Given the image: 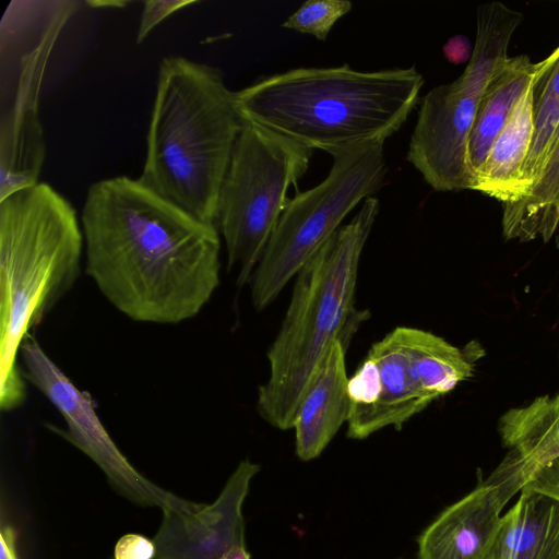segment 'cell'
<instances>
[{"label": "cell", "mask_w": 559, "mask_h": 559, "mask_svg": "<svg viewBox=\"0 0 559 559\" xmlns=\"http://www.w3.org/2000/svg\"><path fill=\"white\" fill-rule=\"evenodd\" d=\"M85 271L127 318L178 324L194 318L219 285L221 234L139 179L94 182L81 214Z\"/></svg>", "instance_id": "1"}, {"label": "cell", "mask_w": 559, "mask_h": 559, "mask_svg": "<svg viewBox=\"0 0 559 559\" xmlns=\"http://www.w3.org/2000/svg\"><path fill=\"white\" fill-rule=\"evenodd\" d=\"M424 82L415 67L296 68L235 92V100L245 120L332 155L384 143L418 104Z\"/></svg>", "instance_id": "2"}, {"label": "cell", "mask_w": 559, "mask_h": 559, "mask_svg": "<svg viewBox=\"0 0 559 559\" xmlns=\"http://www.w3.org/2000/svg\"><path fill=\"white\" fill-rule=\"evenodd\" d=\"M243 122L219 69L182 56L164 58L138 179L216 225L219 191Z\"/></svg>", "instance_id": "3"}, {"label": "cell", "mask_w": 559, "mask_h": 559, "mask_svg": "<svg viewBox=\"0 0 559 559\" xmlns=\"http://www.w3.org/2000/svg\"><path fill=\"white\" fill-rule=\"evenodd\" d=\"M82 226L73 205L38 182L0 200V407L25 399L21 344L72 288L81 270Z\"/></svg>", "instance_id": "4"}, {"label": "cell", "mask_w": 559, "mask_h": 559, "mask_svg": "<svg viewBox=\"0 0 559 559\" xmlns=\"http://www.w3.org/2000/svg\"><path fill=\"white\" fill-rule=\"evenodd\" d=\"M380 209L369 197L296 275L292 298L266 357L270 376L257 411L271 426L293 428L298 405L332 343H350L365 312L355 307L360 257Z\"/></svg>", "instance_id": "5"}, {"label": "cell", "mask_w": 559, "mask_h": 559, "mask_svg": "<svg viewBox=\"0 0 559 559\" xmlns=\"http://www.w3.org/2000/svg\"><path fill=\"white\" fill-rule=\"evenodd\" d=\"M84 2L11 0L0 21V200L38 183L46 158L39 95L66 24Z\"/></svg>", "instance_id": "6"}, {"label": "cell", "mask_w": 559, "mask_h": 559, "mask_svg": "<svg viewBox=\"0 0 559 559\" xmlns=\"http://www.w3.org/2000/svg\"><path fill=\"white\" fill-rule=\"evenodd\" d=\"M522 20V13L501 2L478 7L476 39L464 72L421 99L406 159L433 190H475L468 138L488 83L510 58L509 44Z\"/></svg>", "instance_id": "7"}, {"label": "cell", "mask_w": 559, "mask_h": 559, "mask_svg": "<svg viewBox=\"0 0 559 559\" xmlns=\"http://www.w3.org/2000/svg\"><path fill=\"white\" fill-rule=\"evenodd\" d=\"M313 150L245 120L218 204L216 226L237 286L248 284L288 201L287 191L306 174Z\"/></svg>", "instance_id": "8"}, {"label": "cell", "mask_w": 559, "mask_h": 559, "mask_svg": "<svg viewBox=\"0 0 559 559\" xmlns=\"http://www.w3.org/2000/svg\"><path fill=\"white\" fill-rule=\"evenodd\" d=\"M383 144L332 154L325 179L288 201L249 281L257 310L278 296L360 201L381 189L388 170Z\"/></svg>", "instance_id": "9"}, {"label": "cell", "mask_w": 559, "mask_h": 559, "mask_svg": "<svg viewBox=\"0 0 559 559\" xmlns=\"http://www.w3.org/2000/svg\"><path fill=\"white\" fill-rule=\"evenodd\" d=\"M20 354L24 376L66 423V429L58 433L91 459L118 493L141 507L160 510L186 508L193 502L157 486L131 464L100 421L91 395L66 376L32 333L23 340Z\"/></svg>", "instance_id": "10"}, {"label": "cell", "mask_w": 559, "mask_h": 559, "mask_svg": "<svg viewBox=\"0 0 559 559\" xmlns=\"http://www.w3.org/2000/svg\"><path fill=\"white\" fill-rule=\"evenodd\" d=\"M347 391V437L355 440L390 426L400 429L433 402L423 385L406 326H396L371 345L348 379Z\"/></svg>", "instance_id": "11"}, {"label": "cell", "mask_w": 559, "mask_h": 559, "mask_svg": "<svg viewBox=\"0 0 559 559\" xmlns=\"http://www.w3.org/2000/svg\"><path fill=\"white\" fill-rule=\"evenodd\" d=\"M526 483L518 459L507 452L490 475L445 508L419 535V559H487L501 512Z\"/></svg>", "instance_id": "12"}, {"label": "cell", "mask_w": 559, "mask_h": 559, "mask_svg": "<svg viewBox=\"0 0 559 559\" xmlns=\"http://www.w3.org/2000/svg\"><path fill=\"white\" fill-rule=\"evenodd\" d=\"M260 466L241 461L210 504L162 510L154 559H229L246 549L242 508Z\"/></svg>", "instance_id": "13"}, {"label": "cell", "mask_w": 559, "mask_h": 559, "mask_svg": "<svg viewBox=\"0 0 559 559\" xmlns=\"http://www.w3.org/2000/svg\"><path fill=\"white\" fill-rule=\"evenodd\" d=\"M349 344L342 338L332 343L298 405L293 428L296 454L301 461L318 457L348 420L346 349Z\"/></svg>", "instance_id": "14"}, {"label": "cell", "mask_w": 559, "mask_h": 559, "mask_svg": "<svg viewBox=\"0 0 559 559\" xmlns=\"http://www.w3.org/2000/svg\"><path fill=\"white\" fill-rule=\"evenodd\" d=\"M549 62L548 56L544 59L542 71L518 99L477 177L475 191L500 201L502 205L515 202L523 195L522 170L533 134L535 91Z\"/></svg>", "instance_id": "15"}, {"label": "cell", "mask_w": 559, "mask_h": 559, "mask_svg": "<svg viewBox=\"0 0 559 559\" xmlns=\"http://www.w3.org/2000/svg\"><path fill=\"white\" fill-rule=\"evenodd\" d=\"M487 559H559V500L524 486Z\"/></svg>", "instance_id": "16"}, {"label": "cell", "mask_w": 559, "mask_h": 559, "mask_svg": "<svg viewBox=\"0 0 559 559\" xmlns=\"http://www.w3.org/2000/svg\"><path fill=\"white\" fill-rule=\"evenodd\" d=\"M544 60L533 63L527 56L510 57L488 83L468 138L467 156L477 177L496 138L518 99L542 71Z\"/></svg>", "instance_id": "17"}, {"label": "cell", "mask_w": 559, "mask_h": 559, "mask_svg": "<svg viewBox=\"0 0 559 559\" xmlns=\"http://www.w3.org/2000/svg\"><path fill=\"white\" fill-rule=\"evenodd\" d=\"M502 209L506 239L547 242L555 235L559 228V133L544 169L528 192Z\"/></svg>", "instance_id": "18"}, {"label": "cell", "mask_w": 559, "mask_h": 559, "mask_svg": "<svg viewBox=\"0 0 559 559\" xmlns=\"http://www.w3.org/2000/svg\"><path fill=\"white\" fill-rule=\"evenodd\" d=\"M507 450L537 463L559 454V391L509 409L498 421Z\"/></svg>", "instance_id": "19"}, {"label": "cell", "mask_w": 559, "mask_h": 559, "mask_svg": "<svg viewBox=\"0 0 559 559\" xmlns=\"http://www.w3.org/2000/svg\"><path fill=\"white\" fill-rule=\"evenodd\" d=\"M536 85L533 134L522 170L523 195L544 169L559 133V47Z\"/></svg>", "instance_id": "20"}, {"label": "cell", "mask_w": 559, "mask_h": 559, "mask_svg": "<svg viewBox=\"0 0 559 559\" xmlns=\"http://www.w3.org/2000/svg\"><path fill=\"white\" fill-rule=\"evenodd\" d=\"M346 0H308L283 23V27L326 39L334 24L352 10Z\"/></svg>", "instance_id": "21"}, {"label": "cell", "mask_w": 559, "mask_h": 559, "mask_svg": "<svg viewBox=\"0 0 559 559\" xmlns=\"http://www.w3.org/2000/svg\"><path fill=\"white\" fill-rule=\"evenodd\" d=\"M516 459L526 478L525 487L559 500V454L537 463Z\"/></svg>", "instance_id": "22"}, {"label": "cell", "mask_w": 559, "mask_h": 559, "mask_svg": "<svg viewBox=\"0 0 559 559\" xmlns=\"http://www.w3.org/2000/svg\"><path fill=\"white\" fill-rule=\"evenodd\" d=\"M197 3L194 0H147L143 2L136 32V43L141 44L164 20L186 7Z\"/></svg>", "instance_id": "23"}, {"label": "cell", "mask_w": 559, "mask_h": 559, "mask_svg": "<svg viewBox=\"0 0 559 559\" xmlns=\"http://www.w3.org/2000/svg\"><path fill=\"white\" fill-rule=\"evenodd\" d=\"M155 552L153 539L140 534L128 533L116 543L114 559H154Z\"/></svg>", "instance_id": "24"}, {"label": "cell", "mask_w": 559, "mask_h": 559, "mask_svg": "<svg viewBox=\"0 0 559 559\" xmlns=\"http://www.w3.org/2000/svg\"><path fill=\"white\" fill-rule=\"evenodd\" d=\"M471 43L464 35H454L443 46V53L447 60L454 64L469 61L472 57Z\"/></svg>", "instance_id": "25"}, {"label": "cell", "mask_w": 559, "mask_h": 559, "mask_svg": "<svg viewBox=\"0 0 559 559\" xmlns=\"http://www.w3.org/2000/svg\"><path fill=\"white\" fill-rule=\"evenodd\" d=\"M17 533L11 525L1 527L0 559H19L16 547Z\"/></svg>", "instance_id": "26"}, {"label": "cell", "mask_w": 559, "mask_h": 559, "mask_svg": "<svg viewBox=\"0 0 559 559\" xmlns=\"http://www.w3.org/2000/svg\"><path fill=\"white\" fill-rule=\"evenodd\" d=\"M128 2L127 1H85L84 4L90 5L92 8H123Z\"/></svg>", "instance_id": "27"}]
</instances>
